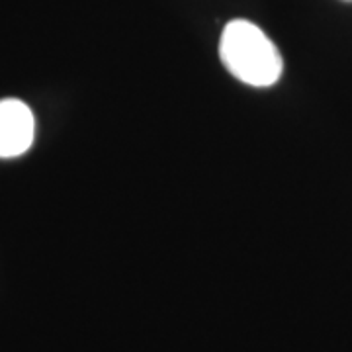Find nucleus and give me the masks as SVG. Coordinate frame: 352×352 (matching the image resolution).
<instances>
[{"mask_svg": "<svg viewBox=\"0 0 352 352\" xmlns=\"http://www.w3.org/2000/svg\"><path fill=\"white\" fill-rule=\"evenodd\" d=\"M219 57L227 71L249 87H272L284 69L272 39L249 20H231L223 28Z\"/></svg>", "mask_w": 352, "mask_h": 352, "instance_id": "obj_1", "label": "nucleus"}, {"mask_svg": "<svg viewBox=\"0 0 352 352\" xmlns=\"http://www.w3.org/2000/svg\"><path fill=\"white\" fill-rule=\"evenodd\" d=\"M34 113L18 98L0 100V159L24 155L34 143Z\"/></svg>", "mask_w": 352, "mask_h": 352, "instance_id": "obj_2", "label": "nucleus"}]
</instances>
